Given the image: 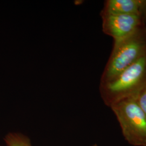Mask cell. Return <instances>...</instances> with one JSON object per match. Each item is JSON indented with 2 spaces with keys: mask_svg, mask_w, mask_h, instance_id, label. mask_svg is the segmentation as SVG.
Wrapping results in <instances>:
<instances>
[{
  "mask_svg": "<svg viewBox=\"0 0 146 146\" xmlns=\"http://www.w3.org/2000/svg\"><path fill=\"white\" fill-rule=\"evenodd\" d=\"M146 86V54L125 68L114 78L100 84V92L104 104L111 105L128 98H135Z\"/></svg>",
  "mask_w": 146,
  "mask_h": 146,
  "instance_id": "obj_1",
  "label": "cell"
},
{
  "mask_svg": "<svg viewBox=\"0 0 146 146\" xmlns=\"http://www.w3.org/2000/svg\"><path fill=\"white\" fill-rule=\"evenodd\" d=\"M146 54V25H145L130 35L114 42L112 51L101 76L100 84L111 81Z\"/></svg>",
  "mask_w": 146,
  "mask_h": 146,
  "instance_id": "obj_2",
  "label": "cell"
},
{
  "mask_svg": "<svg viewBox=\"0 0 146 146\" xmlns=\"http://www.w3.org/2000/svg\"><path fill=\"white\" fill-rule=\"evenodd\" d=\"M110 108L115 114L125 140L134 146H146V115L135 98L122 100Z\"/></svg>",
  "mask_w": 146,
  "mask_h": 146,
  "instance_id": "obj_3",
  "label": "cell"
},
{
  "mask_svg": "<svg viewBox=\"0 0 146 146\" xmlns=\"http://www.w3.org/2000/svg\"><path fill=\"white\" fill-rule=\"evenodd\" d=\"M102 20V31L112 37L114 42L130 35L141 27L146 25L140 15L100 13Z\"/></svg>",
  "mask_w": 146,
  "mask_h": 146,
  "instance_id": "obj_4",
  "label": "cell"
},
{
  "mask_svg": "<svg viewBox=\"0 0 146 146\" xmlns=\"http://www.w3.org/2000/svg\"><path fill=\"white\" fill-rule=\"evenodd\" d=\"M146 0H107L101 14L136 15L142 17Z\"/></svg>",
  "mask_w": 146,
  "mask_h": 146,
  "instance_id": "obj_5",
  "label": "cell"
},
{
  "mask_svg": "<svg viewBox=\"0 0 146 146\" xmlns=\"http://www.w3.org/2000/svg\"><path fill=\"white\" fill-rule=\"evenodd\" d=\"M5 141L8 146H31L29 139L20 134H9L5 137Z\"/></svg>",
  "mask_w": 146,
  "mask_h": 146,
  "instance_id": "obj_6",
  "label": "cell"
},
{
  "mask_svg": "<svg viewBox=\"0 0 146 146\" xmlns=\"http://www.w3.org/2000/svg\"><path fill=\"white\" fill-rule=\"evenodd\" d=\"M135 99L137 104L146 115V86L141 90Z\"/></svg>",
  "mask_w": 146,
  "mask_h": 146,
  "instance_id": "obj_7",
  "label": "cell"
},
{
  "mask_svg": "<svg viewBox=\"0 0 146 146\" xmlns=\"http://www.w3.org/2000/svg\"><path fill=\"white\" fill-rule=\"evenodd\" d=\"M142 17H143V20H144L145 23L146 24V5H145V9H144V11H143V12Z\"/></svg>",
  "mask_w": 146,
  "mask_h": 146,
  "instance_id": "obj_8",
  "label": "cell"
},
{
  "mask_svg": "<svg viewBox=\"0 0 146 146\" xmlns=\"http://www.w3.org/2000/svg\"><path fill=\"white\" fill-rule=\"evenodd\" d=\"M98 146V145H96V144H95V145H93V146Z\"/></svg>",
  "mask_w": 146,
  "mask_h": 146,
  "instance_id": "obj_9",
  "label": "cell"
}]
</instances>
